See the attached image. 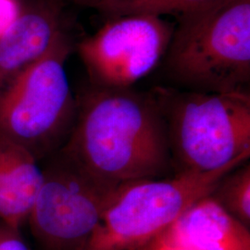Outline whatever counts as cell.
<instances>
[{
    "mask_svg": "<svg viewBox=\"0 0 250 250\" xmlns=\"http://www.w3.org/2000/svg\"><path fill=\"white\" fill-rule=\"evenodd\" d=\"M60 154L101 182L123 186L164 178L172 161L165 122L151 91L91 84L80 98Z\"/></svg>",
    "mask_w": 250,
    "mask_h": 250,
    "instance_id": "6da1fadb",
    "label": "cell"
},
{
    "mask_svg": "<svg viewBox=\"0 0 250 250\" xmlns=\"http://www.w3.org/2000/svg\"><path fill=\"white\" fill-rule=\"evenodd\" d=\"M175 19L163 58L172 80L189 91L250 92V0H220Z\"/></svg>",
    "mask_w": 250,
    "mask_h": 250,
    "instance_id": "7a4b0ae2",
    "label": "cell"
},
{
    "mask_svg": "<svg viewBox=\"0 0 250 250\" xmlns=\"http://www.w3.org/2000/svg\"><path fill=\"white\" fill-rule=\"evenodd\" d=\"M166 125L172 166L208 172L250 157V95L151 90Z\"/></svg>",
    "mask_w": 250,
    "mask_h": 250,
    "instance_id": "3957f363",
    "label": "cell"
},
{
    "mask_svg": "<svg viewBox=\"0 0 250 250\" xmlns=\"http://www.w3.org/2000/svg\"><path fill=\"white\" fill-rule=\"evenodd\" d=\"M72 44L62 31L38 61L0 83V136L38 161L66 142L76 115L65 70Z\"/></svg>",
    "mask_w": 250,
    "mask_h": 250,
    "instance_id": "277c9868",
    "label": "cell"
},
{
    "mask_svg": "<svg viewBox=\"0 0 250 250\" xmlns=\"http://www.w3.org/2000/svg\"><path fill=\"white\" fill-rule=\"evenodd\" d=\"M248 161L214 171L181 172L171 178L126 184L79 250H138L166 230L198 199L209 195L220 179Z\"/></svg>",
    "mask_w": 250,
    "mask_h": 250,
    "instance_id": "5b68a950",
    "label": "cell"
},
{
    "mask_svg": "<svg viewBox=\"0 0 250 250\" xmlns=\"http://www.w3.org/2000/svg\"><path fill=\"white\" fill-rule=\"evenodd\" d=\"M124 186L97 180L59 154L43 170L28 216L34 236L45 250H80Z\"/></svg>",
    "mask_w": 250,
    "mask_h": 250,
    "instance_id": "8992f818",
    "label": "cell"
},
{
    "mask_svg": "<svg viewBox=\"0 0 250 250\" xmlns=\"http://www.w3.org/2000/svg\"><path fill=\"white\" fill-rule=\"evenodd\" d=\"M174 23L150 14L110 17L78 44L92 85L131 87L158 66L170 45Z\"/></svg>",
    "mask_w": 250,
    "mask_h": 250,
    "instance_id": "52a82bcc",
    "label": "cell"
},
{
    "mask_svg": "<svg viewBox=\"0 0 250 250\" xmlns=\"http://www.w3.org/2000/svg\"><path fill=\"white\" fill-rule=\"evenodd\" d=\"M138 250H250V232L209 194Z\"/></svg>",
    "mask_w": 250,
    "mask_h": 250,
    "instance_id": "ba28073f",
    "label": "cell"
},
{
    "mask_svg": "<svg viewBox=\"0 0 250 250\" xmlns=\"http://www.w3.org/2000/svg\"><path fill=\"white\" fill-rule=\"evenodd\" d=\"M58 5L29 8L0 35V83L38 61L62 32Z\"/></svg>",
    "mask_w": 250,
    "mask_h": 250,
    "instance_id": "9c48e42d",
    "label": "cell"
},
{
    "mask_svg": "<svg viewBox=\"0 0 250 250\" xmlns=\"http://www.w3.org/2000/svg\"><path fill=\"white\" fill-rule=\"evenodd\" d=\"M43 170L21 146L0 136V223L19 229L28 220Z\"/></svg>",
    "mask_w": 250,
    "mask_h": 250,
    "instance_id": "30bf717a",
    "label": "cell"
},
{
    "mask_svg": "<svg viewBox=\"0 0 250 250\" xmlns=\"http://www.w3.org/2000/svg\"><path fill=\"white\" fill-rule=\"evenodd\" d=\"M220 0H84L81 5L98 9L108 18L131 15L150 14L174 18L204 9Z\"/></svg>",
    "mask_w": 250,
    "mask_h": 250,
    "instance_id": "8fae6325",
    "label": "cell"
},
{
    "mask_svg": "<svg viewBox=\"0 0 250 250\" xmlns=\"http://www.w3.org/2000/svg\"><path fill=\"white\" fill-rule=\"evenodd\" d=\"M210 196L224 209L246 225L250 224V165L245 162L224 174Z\"/></svg>",
    "mask_w": 250,
    "mask_h": 250,
    "instance_id": "7c38bea8",
    "label": "cell"
},
{
    "mask_svg": "<svg viewBox=\"0 0 250 250\" xmlns=\"http://www.w3.org/2000/svg\"><path fill=\"white\" fill-rule=\"evenodd\" d=\"M0 250H30L19 229L0 223Z\"/></svg>",
    "mask_w": 250,
    "mask_h": 250,
    "instance_id": "4fadbf2b",
    "label": "cell"
},
{
    "mask_svg": "<svg viewBox=\"0 0 250 250\" xmlns=\"http://www.w3.org/2000/svg\"><path fill=\"white\" fill-rule=\"evenodd\" d=\"M19 14L15 0H0V35L15 21Z\"/></svg>",
    "mask_w": 250,
    "mask_h": 250,
    "instance_id": "5bb4252c",
    "label": "cell"
},
{
    "mask_svg": "<svg viewBox=\"0 0 250 250\" xmlns=\"http://www.w3.org/2000/svg\"><path fill=\"white\" fill-rule=\"evenodd\" d=\"M47 1H49V2H51V3H54V4L58 5V6H60L62 3H66V2H75V3H79V4H80L83 0H47Z\"/></svg>",
    "mask_w": 250,
    "mask_h": 250,
    "instance_id": "9a60e30c",
    "label": "cell"
},
{
    "mask_svg": "<svg viewBox=\"0 0 250 250\" xmlns=\"http://www.w3.org/2000/svg\"><path fill=\"white\" fill-rule=\"evenodd\" d=\"M83 1H84V0H83ZM83 1H82V2H83ZM82 2H81V3H82ZM81 3H80V4H81Z\"/></svg>",
    "mask_w": 250,
    "mask_h": 250,
    "instance_id": "2e32d148",
    "label": "cell"
}]
</instances>
